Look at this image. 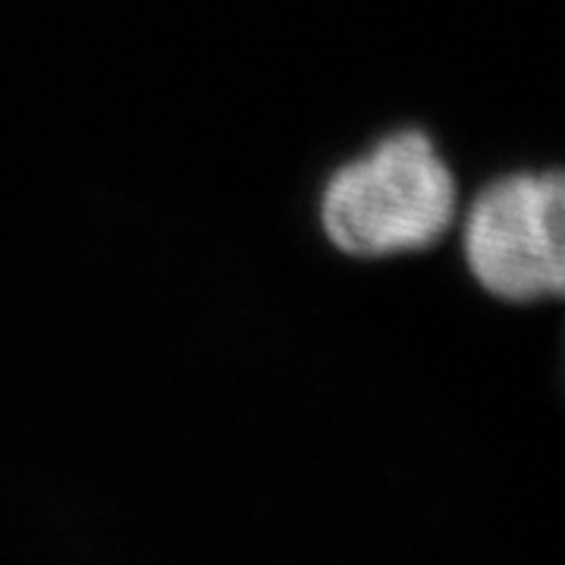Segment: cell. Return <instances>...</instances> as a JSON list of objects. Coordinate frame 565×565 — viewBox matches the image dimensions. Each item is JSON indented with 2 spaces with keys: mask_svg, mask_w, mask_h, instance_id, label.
<instances>
[{
  "mask_svg": "<svg viewBox=\"0 0 565 565\" xmlns=\"http://www.w3.org/2000/svg\"><path fill=\"white\" fill-rule=\"evenodd\" d=\"M456 217V177L424 132L405 129L337 170L321 199L330 243L352 258L434 245Z\"/></svg>",
  "mask_w": 565,
  "mask_h": 565,
  "instance_id": "cell-1",
  "label": "cell"
},
{
  "mask_svg": "<svg viewBox=\"0 0 565 565\" xmlns=\"http://www.w3.org/2000/svg\"><path fill=\"white\" fill-rule=\"evenodd\" d=\"M559 170L519 173L484 189L465 226L475 280L505 302L556 299L565 286Z\"/></svg>",
  "mask_w": 565,
  "mask_h": 565,
  "instance_id": "cell-2",
  "label": "cell"
}]
</instances>
